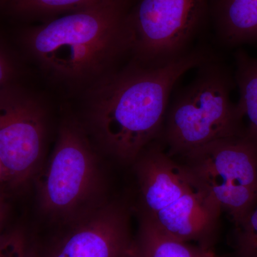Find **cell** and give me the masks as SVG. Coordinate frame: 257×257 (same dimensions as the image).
I'll list each match as a JSON object with an SVG mask.
<instances>
[{
	"mask_svg": "<svg viewBox=\"0 0 257 257\" xmlns=\"http://www.w3.org/2000/svg\"><path fill=\"white\" fill-rule=\"evenodd\" d=\"M204 61L203 54L193 52L162 63L130 66L106 77L94 89L88 114L101 148L133 165L160 137L176 82Z\"/></svg>",
	"mask_w": 257,
	"mask_h": 257,
	"instance_id": "cell-1",
	"label": "cell"
},
{
	"mask_svg": "<svg viewBox=\"0 0 257 257\" xmlns=\"http://www.w3.org/2000/svg\"><path fill=\"white\" fill-rule=\"evenodd\" d=\"M133 0H111L72 12L32 30L26 42L52 74L83 80L102 73L133 47Z\"/></svg>",
	"mask_w": 257,
	"mask_h": 257,
	"instance_id": "cell-2",
	"label": "cell"
},
{
	"mask_svg": "<svg viewBox=\"0 0 257 257\" xmlns=\"http://www.w3.org/2000/svg\"><path fill=\"white\" fill-rule=\"evenodd\" d=\"M133 166L139 215L165 234L213 249L222 211L195 175L157 140Z\"/></svg>",
	"mask_w": 257,
	"mask_h": 257,
	"instance_id": "cell-3",
	"label": "cell"
},
{
	"mask_svg": "<svg viewBox=\"0 0 257 257\" xmlns=\"http://www.w3.org/2000/svg\"><path fill=\"white\" fill-rule=\"evenodd\" d=\"M202 68L167 109L160 138L170 156L181 157L216 140L244 134L242 117L230 99L227 74L215 65Z\"/></svg>",
	"mask_w": 257,
	"mask_h": 257,
	"instance_id": "cell-4",
	"label": "cell"
},
{
	"mask_svg": "<svg viewBox=\"0 0 257 257\" xmlns=\"http://www.w3.org/2000/svg\"><path fill=\"white\" fill-rule=\"evenodd\" d=\"M37 184L40 210L61 224L106 199L100 164L80 125L67 121L61 126L46 170Z\"/></svg>",
	"mask_w": 257,
	"mask_h": 257,
	"instance_id": "cell-5",
	"label": "cell"
},
{
	"mask_svg": "<svg viewBox=\"0 0 257 257\" xmlns=\"http://www.w3.org/2000/svg\"><path fill=\"white\" fill-rule=\"evenodd\" d=\"M239 224L257 205V145L244 135L216 140L175 157Z\"/></svg>",
	"mask_w": 257,
	"mask_h": 257,
	"instance_id": "cell-6",
	"label": "cell"
},
{
	"mask_svg": "<svg viewBox=\"0 0 257 257\" xmlns=\"http://www.w3.org/2000/svg\"><path fill=\"white\" fill-rule=\"evenodd\" d=\"M132 210L124 200L105 199L62 224L46 247L37 244V257H138Z\"/></svg>",
	"mask_w": 257,
	"mask_h": 257,
	"instance_id": "cell-7",
	"label": "cell"
},
{
	"mask_svg": "<svg viewBox=\"0 0 257 257\" xmlns=\"http://www.w3.org/2000/svg\"><path fill=\"white\" fill-rule=\"evenodd\" d=\"M211 0H138L132 11L133 47L144 63L177 57L209 15Z\"/></svg>",
	"mask_w": 257,
	"mask_h": 257,
	"instance_id": "cell-8",
	"label": "cell"
},
{
	"mask_svg": "<svg viewBox=\"0 0 257 257\" xmlns=\"http://www.w3.org/2000/svg\"><path fill=\"white\" fill-rule=\"evenodd\" d=\"M46 118L40 103L16 91L0 88V160L10 184L23 186L41 164Z\"/></svg>",
	"mask_w": 257,
	"mask_h": 257,
	"instance_id": "cell-9",
	"label": "cell"
},
{
	"mask_svg": "<svg viewBox=\"0 0 257 257\" xmlns=\"http://www.w3.org/2000/svg\"><path fill=\"white\" fill-rule=\"evenodd\" d=\"M209 15L229 45L257 41V0H211Z\"/></svg>",
	"mask_w": 257,
	"mask_h": 257,
	"instance_id": "cell-10",
	"label": "cell"
},
{
	"mask_svg": "<svg viewBox=\"0 0 257 257\" xmlns=\"http://www.w3.org/2000/svg\"><path fill=\"white\" fill-rule=\"evenodd\" d=\"M139 219L138 257H218L213 249L165 234L143 216Z\"/></svg>",
	"mask_w": 257,
	"mask_h": 257,
	"instance_id": "cell-11",
	"label": "cell"
},
{
	"mask_svg": "<svg viewBox=\"0 0 257 257\" xmlns=\"http://www.w3.org/2000/svg\"><path fill=\"white\" fill-rule=\"evenodd\" d=\"M236 82L240 97L238 110L243 119H247L243 135L257 145V59L243 53L236 56Z\"/></svg>",
	"mask_w": 257,
	"mask_h": 257,
	"instance_id": "cell-12",
	"label": "cell"
},
{
	"mask_svg": "<svg viewBox=\"0 0 257 257\" xmlns=\"http://www.w3.org/2000/svg\"><path fill=\"white\" fill-rule=\"evenodd\" d=\"M111 0H13L17 11L27 14L51 15L72 13Z\"/></svg>",
	"mask_w": 257,
	"mask_h": 257,
	"instance_id": "cell-13",
	"label": "cell"
},
{
	"mask_svg": "<svg viewBox=\"0 0 257 257\" xmlns=\"http://www.w3.org/2000/svg\"><path fill=\"white\" fill-rule=\"evenodd\" d=\"M232 248L234 257H257V205L234 226Z\"/></svg>",
	"mask_w": 257,
	"mask_h": 257,
	"instance_id": "cell-14",
	"label": "cell"
},
{
	"mask_svg": "<svg viewBox=\"0 0 257 257\" xmlns=\"http://www.w3.org/2000/svg\"><path fill=\"white\" fill-rule=\"evenodd\" d=\"M0 257H37V243L25 230H12L0 235Z\"/></svg>",
	"mask_w": 257,
	"mask_h": 257,
	"instance_id": "cell-15",
	"label": "cell"
},
{
	"mask_svg": "<svg viewBox=\"0 0 257 257\" xmlns=\"http://www.w3.org/2000/svg\"><path fill=\"white\" fill-rule=\"evenodd\" d=\"M10 74H11V70H10L9 64L6 59L0 53V88L3 87L8 82Z\"/></svg>",
	"mask_w": 257,
	"mask_h": 257,
	"instance_id": "cell-16",
	"label": "cell"
},
{
	"mask_svg": "<svg viewBox=\"0 0 257 257\" xmlns=\"http://www.w3.org/2000/svg\"><path fill=\"white\" fill-rule=\"evenodd\" d=\"M8 214V204L4 193L0 191V235L2 234L1 229Z\"/></svg>",
	"mask_w": 257,
	"mask_h": 257,
	"instance_id": "cell-17",
	"label": "cell"
},
{
	"mask_svg": "<svg viewBox=\"0 0 257 257\" xmlns=\"http://www.w3.org/2000/svg\"><path fill=\"white\" fill-rule=\"evenodd\" d=\"M5 183L10 184V175L3 162L0 160V184Z\"/></svg>",
	"mask_w": 257,
	"mask_h": 257,
	"instance_id": "cell-18",
	"label": "cell"
},
{
	"mask_svg": "<svg viewBox=\"0 0 257 257\" xmlns=\"http://www.w3.org/2000/svg\"><path fill=\"white\" fill-rule=\"evenodd\" d=\"M0 1H1V0H0Z\"/></svg>",
	"mask_w": 257,
	"mask_h": 257,
	"instance_id": "cell-19",
	"label": "cell"
}]
</instances>
